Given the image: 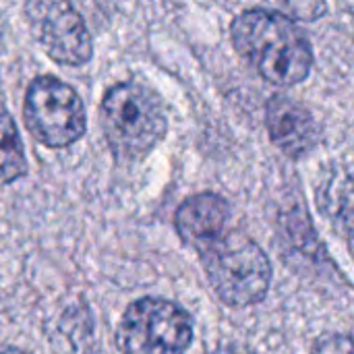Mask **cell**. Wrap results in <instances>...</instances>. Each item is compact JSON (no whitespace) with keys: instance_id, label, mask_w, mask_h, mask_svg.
I'll list each match as a JSON object with an SVG mask.
<instances>
[{"instance_id":"1","label":"cell","mask_w":354,"mask_h":354,"mask_svg":"<svg viewBox=\"0 0 354 354\" xmlns=\"http://www.w3.org/2000/svg\"><path fill=\"white\" fill-rule=\"evenodd\" d=\"M230 37L236 52L272 85L292 87L311 73V41L305 31L280 10L249 8L241 12L230 25Z\"/></svg>"},{"instance_id":"2","label":"cell","mask_w":354,"mask_h":354,"mask_svg":"<svg viewBox=\"0 0 354 354\" xmlns=\"http://www.w3.org/2000/svg\"><path fill=\"white\" fill-rule=\"evenodd\" d=\"M100 114L112 153L127 162L145 158L168 131V116L160 95L135 81L112 85L104 93Z\"/></svg>"},{"instance_id":"3","label":"cell","mask_w":354,"mask_h":354,"mask_svg":"<svg viewBox=\"0 0 354 354\" xmlns=\"http://www.w3.org/2000/svg\"><path fill=\"white\" fill-rule=\"evenodd\" d=\"M197 253L212 288L226 305L249 307L268 295L272 266L263 249L245 232L226 228Z\"/></svg>"},{"instance_id":"4","label":"cell","mask_w":354,"mask_h":354,"mask_svg":"<svg viewBox=\"0 0 354 354\" xmlns=\"http://www.w3.org/2000/svg\"><path fill=\"white\" fill-rule=\"evenodd\" d=\"M23 120L31 137L52 149L73 145L87 129L83 100L68 83L52 75L35 77L29 83Z\"/></svg>"},{"instance_id":"5","label":"cell","mask_w":354,"mask_h":354,"mask_svg":"<svg viewBox=\"0 0 354 354\" xmlns=\"http://www.w3.org/2000/svg\"><path fill=\"white\" fill-rule=\"evenodd\" d=\"M191 338L189 315L166 299L135 301L116 332L122 354H185Z\"/></svg>"},{"instance_id":"6","label":"cell","mask_w":354,"mask_h":354,"mask_svg":"<svg viewBox=\"0 0 354 354\" xmlns=\"http://www.w3.org/2000/svg\"><path fill=\"white\" fill-rule=\"evenodd\" d=\"M35 39L62 66H83L93 54L85 19L68 0H39L29 10Z\"/></svg>"},{"instance_id":"7","label":"cell","mask_w":354,"mask_h":354,"mask_svg":"<svg viewBox=\"0 0 354 354\" xmlns=\"http://www.w3.org/2000/svg\"><path fill=\"white\" fill-rule=\"evenodd\" d=\"M270 139L290 158L311 153L322 141V124L309 108L286 95H274L266 108Z\"/></svg>"},{"instance_id":"8","label":"cell","mask_w":354,"mask_h":354,"mask_svg":"<svg viewBox=\"0 0 354 354\" xmlns=\"http://www.w3.org/2000/svg\"><path fill=\"white\" fill-rule=\"evenodd\" d=\"M230 220V205L216 193H199L180 203L174 216V226L185 245L195 251L218 239Z\"/></svg>"},{"instance_id":"9","label":"cell","mask_w":354,"mask_h":354,"mask_svg":"<svg viewBox=\"0 0 354 354\" xmlns=\"http://www.w3.org/2000/svg\"><path fill=\"white\" fill-rule=\"evenodd\" d=\"M27 160L19 129L12 116L0 108V187L25 176Z\"/></svg>"},{"instance_id":"10","label":"cell","mask_w":354,"mask_h":354,"mask_svg":"<svg viewBox=\"0 0 354 354\" xmlns=\"http://www.w3.org/2000/svg\"><path fill=\"white\" fill-rule=\"evenodd\" d=\"M290 19L315 21L326 12V0H274Z\"/></svg>"},{"instance_id":"11","label":"cell","mask_w":354,"mask_h":354,"mask_svg":"<svg viewBox=\"0 0 354 354\" xmlns=\"http://www.w3.org/2000/svg\"><path fill=\"white\" fill-rule=\"evenodd\" d=\"M313 354H353V340L346 334H328L317 340Z\"/></svg>"},{"instance_id":"12","label":"cell","mask_w":354,"mask_h":354,"mask_svg":"<svg viewBox=\"0 0 354 354\" xmlns=\"http://www.w3.org/2000/svg\"><path fill=\"white\" fill-rule=\"evenodd\" d=\"M212 354H251V353H249V351H245V348H241V346H224V348L214 351Z\"/></svg>"},{"instance_id":"13","label":"cell","mask_w":354,"mask_h":354,"mask_svg":"<svg viewBox=\"0 0 354 354\" xmlns=\"http://www.w3.org/2000/svg\"><path fill=\"white\" fill-rule=\"evenodd\" d=\"M0 354H25V353H21V351H17V348H2Z\"/></svg>"}]
</instances>
